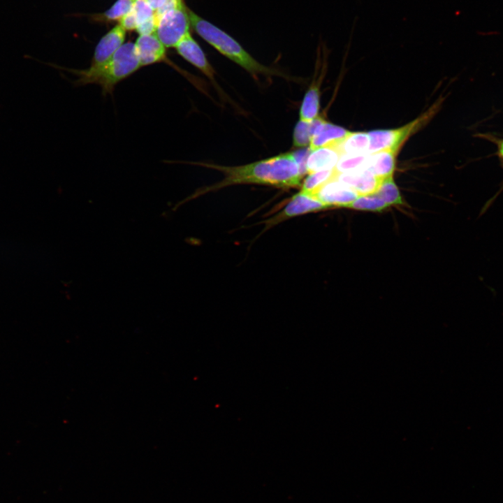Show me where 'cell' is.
I'll use <instances>...</instances> for the list:
<instances>
[{"label":"cell","mask_w":503,"mask_h":503,"mask_svg":"<svg viewBox=\"0 0 503 503\" xmlns=\"http://www.w3.org/2000/svg\"><path fill=\"white\" fill-rule=\"evenodd\" d=\"M340 156V153L330 145L312 150L307 159V173L309 174L333 169Z\"/></svg>","instance_id":"cell-13"},{"label":"cell","mask_w":503,"mask_h":503,"mask_svg":"<svg viewBox=\"0 0 503 503\" xmlns=\"http://www.w3.org/2000/svg\"><path fill=\"white\" fill-rule=\"evenodd\" d=\"M191 27L220 53L253 75H280L253 58L233 37L188 8Z\"/></svg>","instance_id":"cell-3"},{"label":"cell","mask_w":503,"mask_h":503,"mask_svg":"<svg viewBox=\"0 0 503 503\" xmlns=\"http://www.w3.org/2000/svg\"><path fill=\"white\" fill-rule=\"evenodd\" d=\"M329 207L330 206L323 203L314 196L300 191L291 198L282 211L263 221L265 224L263 231L296 216Z\"/></svg>","instance_id":"cell-6"},{"label":"cell","mask_w":503,"mask_h":503,"mask_svg":"<svg viewBox=\"0 0 503 503\" xmlns=\"http://www.w3.org/2000/svg\"><path fill=\"white\" fill-rule=\"evenodd\" d=\"M350 131L317 117L311 122L309 150L330 145L347 136Z\"/></svg>","instance_id":"cell-10"},{"label":"cell","mask_w":503,"mask_h":503,"mask_svg":"<svg viewBox=\"0 0 503 503\" xmlns=\"http://www.w3.org/2000/svg\"><path fill=\"white\" fill-rule=\"evenodd\" d=\"M185 2L157 17L155 34L166 48H175L191 27Z\"/></svg>","instance_id":"cell-4"},{"label":"cell","mask_w":503,"mask_h":503,"mask_svg":"<svg viewBox=\"0 0 503 503\" xmlns=\"http://www.w3.org/2000/svg\"><path fill=\"white\" fill-rule=\"evenodd\" d=\"M476 136L488 140L493 143L494 145H495L497 147L496 155L499 159L500 166L503 169V138H500L490 133H478L476 134ZM502 191L503 180L500 184V187L497 191L494 194V196H493L489 200H488L482 207L479 217L483 215L484 213L486 212V211L490 207V206L493 204L497 198Z\"/></svg>","instance_id":"cell-21"},{"label":"cell","mask_w":503,"mask_h":503,"mask_svg":"<svg viewBox=\"0 0 503 503\" xmlns=\"http://www.w3.org/2000/svg\"><path fill=\"white\" fill-rule=\"evenodd\" d=\"M319 110V90L312 85L305 94L300 109V119L311 122L318 117Z\"/></svg>","instance_id":"cell-17"},{"label":"cell","mask_w":503,"mask_h":503,"mask_svg":"<svg viewBox=\"0 0 503 503\" xmlns=\"http://www.w3.org/2000/svg\"><path fill=\"white\" fill-rule=\"evenodd\" d=\"M221 171L225 177L219 182L202 189L196 195L240 184H258L280 188L300 185L303 176L293 152L240 166L201 164Z\"/></svg>","instance_id":"cell-1"},{"label":"cell","mask_w":503,"mask_h":503,"mask_svg":"<svg viewBox=\"0 0 503 503\" xmlns=\"http://www.w3.org/2000/svg\"><path fill=\"white\" fill-rule=\"evenodd\" d=\"M389 205L375 194L359 196L346 207L370 211H381Z\"/></svg>","instance_id":"cell-22"},{"label":"cell","mask_w":503,"mask_h":503,"mask_svg":"<svg viewBox=\"0 0 503 503\" xmlns=\"http://www.w3.org/2000/svg\"><path fill=\"white\" fill-rule=\"evenodd\" d=\"M396 154L397 151L391 150L369 154L366 168L380 180L393 176Z\"/></svg>","instance_id":"cell-14"},{"label":"cell","mask_w":503,"mask_h":503,"mask_svg":"<svg viewBox=\"0 0 503 503\" xmlns=\"http://www.w3.org/2000/svg\"><path fill=\"white\" fill-rule=\"evenodd\" d=\"M136 0H117L103 13L89 15L92 22L99 24L119 22L132 9Z\"/></svg>","instance_id":"cell-16"},{"label":"cell","mask_w":503,"mask_h":503,"mask_svg":"<svg viewBox=\"0 0 503 503\" xmlns=\"http://www.w3.org/2000/svg\"><path fill=\"white\" fill-rule=\"evenodd\" d=\"M141 64L135 43L126 42L106 62L85 69H66L76 76V86L95 84L104 95L112 94L116 85L135 73Z\"/></svg>","instance_id":"cell-2"},{"label":"cell","mask_w":503,"mask_h":503,"mask_svg":"<svg viewBox=\"0 0 503 503\" xmlns=\"http://www.w3.org/2000/svg\"><path fill=\"white\" fill-rule=\"evenodd\" d=\"M126 34V30L119 24L110 29L97 43L90 66H99L109 60L124 45Z\"/></svg>","instance_id":"cell-9"},{"label":"cell","mask_w":503,"mask_h":503,"mask_svg":"<svg viewBox=\"0 0 503 503\" xmlns=\"http://www.w3.org/2000/svg\"><path fill=\"white\" fill-rule=\"evenodd\" d=\"M340 154L352 155L367 154L370 137L365 132H350L342 139L330 145Z\"/></svg>","instance_id":"cell-15"},{"label":"cell","mask_w":503,"mask_h":503,"mask_svg":"<svg viewBox=\"0 0 503 503\" xmlns=\"http://www.w3.org/2000/svg\"><path fill=\"white\" fill-rule=\"evenodd\" d=\"M335 176L334 168L309 173L302 186L303 192L313 195L324 184Z\"/></svg>","instance_id":"cell-20"},{"label":"cell","mask_w":503,"mask_h":503,"mask_svg":"<svg viewBox=\"0 0 503 503\" xmlns=\"http://www.w3.org/2000/svg\"><path fill=\"white\" fill-rule=\"evenodd\" d=\"M310 150L308 149L300 150L296 152H293V154L294 157L300 167L302 175L307 173L306 170V163L307 157L309 154Z\"/></svg>","instance_id":"cell-26"},{"label":"cell","mask_w":503,"mask_h":503,"mask_svg":"<svg viewBox=\"0 0 503 503\" xmlns=\"http://www.w3.org/2000/svg\"><path fill=\"white\" fill-rule=\"evenodd\" d=\"M155 12L156 18L166 11L183 3L184 0H146Z\"/></svg>","instance_id":"cell-25"},{"label":"cell","mask_w":503,"mask_h":503,"mask_svg":"<svg viewBox=\"0 0 503 503\" xmlns=\"http://www.w3.org/2000/svg\"><path fill=\"white\" fill-rule=\"evenodd\" d=\"M374 194L389 206L403 204L400 192L393 176L382 180Z\"/></svg>","instance_id":"cell-19"},{"label":"cell","mask_w":503,"mask_h":503,"mask_svg":"<svg viewBox=\"0 0 503 503\" xmlns=\"http://www.w3.org/2000/svg\"><path fill=\"white\" fill-rule=\"evenodd\" d=\"M312 196L330 207H347L360 195L334 177L321 187Z\"/></svg>","instance_id":"cell-8"},{"label":"cell","mask_w":503,"mask_h":503,"mask_svg":"<svg viewBox=\"0 0 503 503\" xmlns=\"http://www.w3.org/2000/svg\"><path fill=\"white\" fill-rule=\"evenodd\" d=\"M368 157L369 154L342 155L334 167V170L336 174H342L365 169Z\"/></svg>","instance_id":"cell-18"},{"label":"cell","mask_w":503,"mask_h":503,"mask_svg":"<svg viewBox=\"0 0 503 503\" xmlns=\"http://www.w3.org/2000/svg\"><path fill=\"white\" fill-rule=\"evenodd\" d=\"M335 178L360 196L374 194L382 181L367 168L349 173H335Z\"/></svg>","instance_id":"cell-12"},{"label":"cell","mask_w":503,"mask_h":503,"mask_svg":"<svg viewBox=\"0 0 503 503\" xmlns=\"http://www.w3.org/2000/svg\"><path fill=\"white\" fill-rule=\"evenodd\" d=\"M134 43L142 67L161 62L173 66L166 54V48L155 34L139 35Z\"/></svg>","instance_id":"cell-7"},{"label":"cell","mask_w":503,"mask_h":503,"mask_svg":"<svg viewBox=\"0 0 503 503\" xmlns=\"http://www.w3.org/2000/svg\"><path fill=\"white\" fill-rule=\"evenodd\" d=\"M311 122L300 119L296 124L293 138V143L295 147H305L309 145L311 140Z\"/></svg>","instance_id":"cell-24"},{"label":"cell","mask_w":503,"mask_h":503,"mask_svg":"<svg viewBox=\"0 0 503 503\" xmlns=\"http://www.w3.org/2000/svg\"><path fill=\"white\" fill-rule=\"evenodd\" d=\"M129 13L136 24V29L140 24L156 17L155 12L146 0H136Z\"/></svg>","instance_id":"cell-23"},{"label":"cell","mask_w":503,"mask_h":503,"mask_svg":"<svg viewBox=\"0 0 503 503\" xmlns=\"http://www.w3.org/2000/svg\"><path fill=\"white\" fill-rule=\"evenodd\" d=\"M175 48L182 58L198 68L209 78H214V71L213 68L207 61L203 50L191 34L187 35Z\"/></svg>","instance_id":"cell-11"},{"label":"cell","mask_w":503,"mask_h":503,"mask_svg":"<svg viewBox=\"0 0 503 503\" xmlns=\"http://www.w3.org/2000/svg\"><path fill=\"white\" fill-rule=\"evenodd\" d=\"M433 112L435 110L426 112L420 118L398 129L374 130L368 132L370 146L367 154L388 150L398 152L399 147L404 140L424 123L425 120L430 117V114Z\"/></svg>","instance_id":"cell-5"}]
</instances>
